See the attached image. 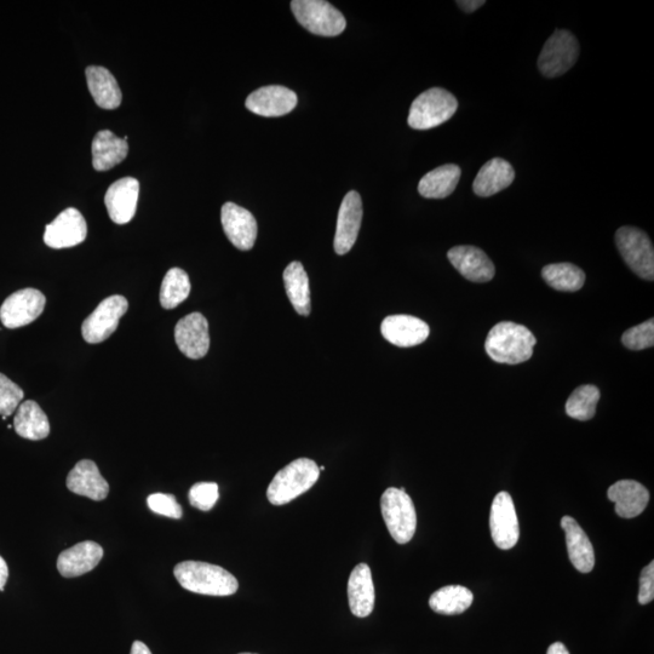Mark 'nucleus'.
<instances>
[{
	"label": "nucleus",
	"mask_w": 654,
	"mask_h": 654,
	"mask_svg": "<svg viewBox=\"0 0 654 654\" xmlns=\"http://www.w3.org/2000/svg\"><path fill=\"white\" fill-rule=\"evenodd\" d=\"M191 289L188 274L181 268H171L160 288V304L165 309H174L187 300Z\"/></svg>",
	"instance_id": "473e14b6"
},
{
	"label": "nucleus",
	"mask_w": 654,
	"mask_h": 654,
	"mask_svg": "<svg viewBox=\"0 0 654 654\" xmlns=\"http://www.w3.org/2000/svg\"><path fill=\"white\" fill-rule=\"evenodd\" d=\"M361 221H363V202L358 192L351 191L343 198L338 212L335 235L337 255H346L357 242Z\"/></svg>",
	"instance_id": "4468645a"
},
{
	"label": "nucleus",
	"mask_w": 654,
	"mask_h": 654,
	"mask_svg": "<svg viewBox=\"0 0 654 654\" xmlns=\"http://www.w3.org/2000/svg\"><path fill=\"white\" fill-rule=\"evenodd\" d=\"M375 585L369 565L359 564L349 577V607L355 617L366 618L374 611Z\"/></svg>",
	"instance_id": "5701e85b"
},
{
	"label": "nucleus",
	"mask_w": 654,
	"mask_h": 654,
	"mask_svg": "<svg viewBox=\"0 0 654 654\" xmlns=\"http://www.w3.org/2000/svg\"><path fill=\"white\" fill-rule=\"evenodd\" d=\"M461 176L462 170L456 164L439 166L422 177L418 192L427 199H445L455 192Z\"/></svg>",
	"instance_id": "cd10ccee"
},
{
	"label": "nucleus",
	"mask_w": 654,
	"mask_h": 654,
	"mask_svg": "<svg viewBox=\"0 0 654 654\" xmlns=\"http://www.w3.org/2000/svg\"><path fill=\"white\" fill-rule=\"evenodd\" d=\"M536 343V337L526 326L502 321L492 327L485 349L496 363L518 365L532 358Z\"/></svg>",
	"instance_id": "f257e3e1"
},
{
	"label": "nucleus",
	"mask_w": 654,
	"mask_h": 654,
	"mask_svg": "<svg viewBox=\"0 0 654 654\" xmlns=\"http://www.w3.org/2000/svg\"><path fill=\"white\" fill-rule=\"evenodd\" d=\"M381 332L389 343L410 348L427 341L430 329L427 323L412 315H390L383 320Z\"/></svg>",
	"instance_id": "6ab92c4d"
},
{
	"label": "nucleus",
	"mask_w": 654,
	"mask_h": 654,
	"mask_svg": "<svg viewBox=\"0 0 654 654\" xmlns=\"http://www.w3.org/2000/svg\"><path fill=\"white\" fill-rule=\"evenodd\" d=\"M561 527L565 531L567 553H569L572 565L579 572H592L595 566V554L587 533L569 515L561 519Z\"/></svg>",
	"instance_id": "b1692460"
},
{
	"label": "nucleus",
	"mask_w": 654,
	"mask_h": 654,
	"mask_svg": "<svg viewBox=\"0 0 654 654\" xmlns=\"http://www.w3.org/2000/svg\"><path fill=\"white\" fill-rule=\"evenodd\" d=\"M221 222L229 242L235 248L249 251L254 248L257 238V222L249 210L234 203L222 206Z\"/></svg>",
	"instance_id": "2eb2a0df"
},
{
	"label": "nucleus",
	"mask_w": 654,
	"mask_h": 654,
	"mask_svg": "<svg viewBox=\"0 0 654 654\" xmlns=\"http://www.w3.org/2000/svg\"><path fill=\"white\" fill-rule=\"evenodd\" d=\"M25 392L16 383L0 374V416L9 417L19 409Z\"/></svg>",
	"instance_id": "f704fd0d"
},
{
	"label": "nucleus",
	"mask_w": 654,
	"mask_h": 654,
	"mask_svg": "<svg viewBox=\"0 0 654 654\" xmlns=\"http://www.w3.org/2000/svg\"><path fill=\"white\" fill-rule=\"evenodd\" d=\"M47 298L36 289L15 292L0 307V320L7 329H19L33 323L44 312Z\"/></svg>",
	"instance_id": "9d476101"
},
{
	"label": "nucleus",
	"mask_w": 654,
	"mask_h": 654,
	"mask_svg": "<svg viewBox=\"0 0 654 654\" xmlns=\"http://www.w3.org/2000/svg\"><path fill=\"white\" fill-rule=\"evenodd\" d=\"M457 108L458 101L450 91L429 89L412 102L407 123L415 130L434 129L455 116Z\"/></svg>",
	"instance_id": "39448f33"
},
{
	"label": "nucleus",
	"mask_w": 654,
	"mask_h": 654,
	"mask_svg": "<svg viewBox=\"0 0 654 654\" xmlns=\"http://www.w3.org/2000/svg\"><path fill=\"white\" fill-rule=\"evenodd\" d=\"M240 654H256V653H240Z\"/></svg>",
	"instance_id": "a18cd8bd"
},
{
	"label": "nucleus",
	"mask_w": 654,
	"mask_h": 654,
	"mask_svg": "<svg viewBox=\"0 0 654 654\" xmlns=\"http://www.w3.org/2000/svg\"><path fill=\"white\" fill-rule=\"evenodd\" d=\"M320 476L318 464L308 458H298L275 474L267 490V498L273 506H284L303 495L317 483Z\"/></svg>",
	"instance_id": "7ed1b4c3"
},
{
	"label": "nucleus",
	"mask_w": 654,
	"mask_h": 654,
	"mask_svg": "<svg viewBox=\"0 0 654 654\" xmlns=\"http://www.w3.org/2000/svg\"><path fill=\"white\" fill-rule=\"evenodd\" d=\"M129 302L120 295L109 296L85 319L82 325L84 340L90 344L106 341L118 329L119 321L128 312Z\"/></svg>",
	"instance_id": "1a4fd4ad"
},
{
	"label": "nucleus",
	"mask_w": 654,
	"mask_h": 654,
	"mask_svg": "<svg viewBox=\"0 0 654 654\" xmlns=\"http://www.w3.org/2000/svg\"><path fill=\"white\" fill-rule=\"evenodd\" d=\"M319 470H320V472H323V470H325V467H324V466H321V467L319 468Z\"/></svg>",
	"instance_id": "c03bdc74"
},
{
	"label": "nucleus",
	"mask_w": 654,
	"mask_h": 654,
	"mask_svg": "<svg viewBox=\"0 0 654 654\" xmlns=\"http://www.w3.org/2000/svg\"><path fill=\"white\" fill-rule=\"evenodd\" d=\"M284 285L292 307L295 311L308 317L311 314V289L309 279L301 262H292L284 271Z\"/></svg>",
	"instance_id": "c756f323"
},
{
	"label": "nucleus",
	"mask_w": 654,
	"mask_h": 654,
	"mask_svg": "<svg viewBox=\"0 0 654 654\" xmlns=\"http://www.w3.org/2000/svg\"><path fill=\"white\" fill-rule=\"evenodd\" d=\"M381 510L384 522L394 541L406 544L411 541L417 529L415 504L407 495L404 487H389L381 498Z\"/></svg>",
	"instance_id": "20e7f679"
},
{
	"label": "nucleus",
	"mask_w": 654,
	"mask_h": 654,
	"mask_svg": "<svg viewBox=\"0 0 654 654\" xmlns=\"http://www.w3.org/2000/svg\"><path fill=\"white\" fill-rule=\"evenodd\" d=\"M291 10L307 31L321 37H336L346 30L347 21L340 10L324 0H294Z\"/></svg>",
	"instance_id": "423d86ee"
},
{
	"label": "nucleus",
	"mask_w": 654,
	"mask_h": 654,
	"mask_svg": "<svg viewBox=\"0 0 654 654\" xmlns=\"http://www.w3.org/2000/svg\"><path fill=\"white\" fill-rule=\"evenodd\" d=\"M140 183L134 177H124L113 183L105 195L109 217L117 225L133 220L139 202Z\"/></svg>",
	"instance_id": "f3484780"
},
{
	"label": "nucleus",
	"mask_w": 654,
	"mask_h": 654,
	"mask_svg": "<svg viewBox=\"0 0 654 654\" xmlns=\"http://www.w3.org/2000/svg\"><path fill=\"white\" fill-rule=\"evenodd\" d=\"M103 558L100 544L85 541L63 550L57 559V570L65 578H76L93 571Z\"/></svg>",
	"instance_id": "aec40b11"
},
{
	"label": "nucleus",
	"mask_w": 654,
	"mask_h": 654,
	"mask_svg": "<svg viewBox=\"0 0 654 654\" xmlns=\"http://www.w3.org/2000/svg\"><path fill=\"white\" fill-rule=\"evenodd\" d=\"M473 601L474 595L468 588L462 585H447L430 596L429 606L439 615L455 616L466 612Z\"/></svg>",
	"instance_id": "7c9ffc66"
},
{
	"label": "nucleus",
	"mask_w": 654,
	"mask_h": 654,
	"mask_svg": "<svg viewBox=\"0 0 654 654\" xmlns=\"http://www.w3.org/2000/svg\"><path fill=\"white\" fill-rule=\"evenodd\" d=\"M547 654H570V652L562 642H555L548 648Z\"/></svg>",
	"instance_id": "37998d69"
},
{
	"label": "nucleus",
	"mask_w": 654,
	"mask_h": 654,
	"mask_svg": "<svg viewBox=\"0 0 654 654\" xmlns=\"http://www.w3.org/2000/svg\"><path fill=\"white\" fill-rule=\"evenodd\" d=\"M175 341L187 358H204L210 348L208 320L200 313L187 315L175 327Z\"/></svg>",
	"instance_id": "ddd939ff"
},
{
	"label": "nucleus",
	"mask_w": 654,
	"mask_h": 654,
	"mask_svg": "<svg viewBox=\"0 0 654 654\" xmlns=\"http://www.w3.org/2000/svg\"><path fill=\"white\" fill-rule=\"evenodd\" d=\"M654 599V562H650L644 570L641 571L640 576V592L639 602L640 605L650 604Z\"/></svg>",
	"instance_id": "58836bf2"
},
{
	"label": "nucleus",
	"mask_w": 654,
	"mask_h": 654,
	"mask_svg": "<svg viewBox=\"0 0 654 654\" xmlns=\"http://www.w3.org/2000/svg\"><path fill=\"white\" fill-rule=\"evenodd\" d=\"M189 503L194 508L209 512L215 507L220 498L218 485L216 483H198L195 484L188 493Z\"/></svg>",
	"instance_id": "e433bc0d"
},
{
	"label": "nucleus",
	"mask_w": 654,
	"mask_h": 654,
	"mask_svg": "<svg viewBox=\"0 0 654 654\" xmlns=\"http://www.w3.org/2000/svg\"><path fill=\"white\" fill-rule=\"evenodd\" d=\"M485 3L484 0H458L457 5L467 14H472L475 10L483 7Z\"/></svg>",
	"instance_id": "ea45409f"
},
{
	"label": "nucleus",
	"mask_w": 654,
	"mask_h": 654,
	"mask_svg": "<svg viewBox=\"0 0 654 654\" xmlns=\"http://www.w3.org/2000/svg\"><path fill=\"white\" fill-rule=\"evenodd\" d=\"M616 243L625 263L638 277L653 281L654 249L648 235L635 227H622L616 233Z\"/></svg>",
	"instance_id": "6e6552de"
},
{
	"label": "nucleus",
	"mask_w": 654,
	"mask_h": 654,
	"mask_svg": "<svg viewBox=\"0 0 654 654\" xmlns=\"http://www.w3.org/2000/svg\"><path fill=\"white\" fill-rule=\"evenodd\" d=\"M542 277L550 288L564 292L581 290L585 283V273L572 263H554L542 269Z\"/></svg>",
	"instance_id": "2f4dec72"
},
{
	"label": "nucleus",
	"mask_w": 654,
	"mask_h": 654,
	"mask_svg": "<svg viewBox=\"0 0 654 654\" xmlns=\"http://www.w3.org/2000/svg\"><path fill=\"white\" fill-rule=\"evenodd\" d=\"M88 234L85 218L77 209L62 211L45 228L44 242L53 249L73 248L82 244Z\"/></svg>",
	"instance_id": "f8f14e48"
},
{
	"label": "nucleus",
	"mask_w": 654,
	"mask_h": 654,
	"mask_svg": "<svg viewBox=\"0 0 654 654\" xmlns=\"http://www.w3.org/2000/svg\"><path fill=\"white\" fill-rule=\"evenodd\" d=\"M174 575L182 588L195 594L231 596L239 583L231 572L203 561H183L175 566Z\"/></svg>",
	"instance_id": "f03ea898"
},
{
	"label": "nucleus",
	"mask_w": 654,
	"mask_h": 654,
	"mask_svg": "<svg viewBox=\"0 0 654 654\" xmlns=\"http://www.w3.org/2000/svg\"><path fill=\"white\" fill-rule=\"evenodd\" d=\"M581 53L575 34L556 30L544 44L538 59L539 71L544 77H560L571 70Z\"/></svg>",
	"instance_id": "0eeeda50"
},
{
	"label": "nucleus",
	"mask_w": 654,
	"mask_h": 654,
	"mask_svg": "<svg viewBox=\"0 0 654 654\" xmlns=\"http://www.w3.org/2000/svg\"><path fill=\"white\" fill-rule=\"evenodd\" d=\"M14 429L21 438L38 441L48 438L50 423L42 407L36 401L27 400L16 410Z\"/></svg>",
	"instance_id": "c85d7f7f"
},
{
	"label": "nucleus",
	"mask_w": 654,
	"mask_h": 654,
	"mask_svg": "<svg viewBox=\"0 0 654 654\" xmlns=\"http://www.w3.org/2000/svg\"><path fill=\"white\" fill-rule=\"evenodd\" d=\"M447 257L463 278L474 281V283H487L495 278V265L490 257L476 246H455L449 251Z\"/></svg>",
	"instance_id": "a211bd4d"
},
{
	"label": "nucleus",
	"mask_w": 654,
	"mask_h": 654,
	"mask_svg": "<svg viewBox=\"0 0 654 654\" xmlns=\"http://www.w3.org/2000/svg\"><path fill=\"white\" fill-rule=\"evenodd\" d=\"M297 95L294 91L280 85L263 86L248 99L245 105L250 112L261 117H281L294 111L297 106Z\"/></svg>",
	"instance_id": "dca6fc26"
},
{
	"label": "nucleus",
	"mask_w": 654,
	"mask_h": 654,
	"mask_svg": "<svg viewBox=\"0 0 654 654\" xmlns=\"http://www.w3.org/2000/svg\"><path fill=\"white\" fill-rule=\"evenodd\" d=\"M130 654H152V652L143 642L135 641Z\"/></svg>",
	"instance_id": "79ce46f5"
},
{
	"label": "nucleus",
	"mask_w": 654,
	"mask_h": 654,
	"mask_svg": "<svg viewBox=\"0 0 654 654\" xmlns=\"http://www.w3.org/2000/svg\"><path fill=\"white\" fill-rule=\"evenodd\" d=\"M9 578V569L7 562L0 556V592L5 588Z\"/></svg>",
	"instance_id": "a19ab883"
},
{
	"label": "nucleus",
	"mask_w": 654,
	"mask_h": 654,
	"mask_svg": "<svg viewBox=\"0 0 654 654\" xmlns=\"http://www.w3.org/2000/svg\"><path fill=\"white\" fill-rule=\"evenodd\" d=\"M91 153L96 171L111 170L128 156V141L120 139L112 131L101 130L94 137Z\"/></svg>",
	"instance_id": "bb28decb"
},
{
	"label": "nucleus",
	"mask_w": 654,
	"mask_h": 654,
	"mask_svg": "<svg viewBox=\"0 0 654 654\" xmlns=\"http://www.w3.org/2000/svg\"><path fill=\"white\" fill-rule=\"evenodd\" d=\"M490 527L493 542L499 549L509 550L515 547L520 538L518 515L512 496L502 491L493 499Z\"/></svg>",
	"instance_id": "9b49d317"
},
{
	"label": "nucleus",
	"mask_w": 654,
	"mask_h": 654,
	"mask_svg": "<svg viewBox=\"0 0 654 654\" xmlns=\"http://www.w3.org/2000/svg\"><path fill=\"white\" fill-rule=\"evenodd\" d=\"M67 487L76 495L88 497L93 501H103L109 493V485L97 468L89 460L80 461L67 476Z\"/></svg>",
	"instance_id": "4be33fe9"
},
{
	"label": "nucleus",
	"mask_w": 654,
	"mask_h": 654,
	"mask_svg": "<svg viewBox=\"0 0 654 654\" xmlns=\"http://www.w3.org/2000/svg\"><path fill=\"white\" fill-rule=\"evenodd\" d=\"M86 82L96 105L108 109H116L122 105L123 94L117 79L105 67L89 66L86 68Z\"/></svg>",
	"instance_id": "a878e982"
},
{
	"label": "nucleus",
	"mask_w": 654,
	"mask_h": 654,
	"mask_svg": "<svg viewBox=\"0 0 654 654\" xmlns=\"http://www.w3.org/2000/svg\"><path fill=\"white\" fill-rule=\"evenodd\" d=\"M515 180L512 164L502 158H493L480 169L473 183L478 197L489 198L508 188Z\"/></svg>",
	"instance_id": "393cba45"
},
{
	"label": "nucleus",
	"mask_w": 654,
	"mask_h": 654,
	"mask_svg": "<svg viewBox=\"0 0 654 654\" xmlns=\"http://www.w3.org/2000/svg\"><path fill=\"white\" fill-rule=\"evenodd\" d=\"M607 497L615 503L616 513L623 519H633L644 513L650 502V492L635 480L617 481L608 489Z\"/></svg>",
	"instance_id": "412c9836"
},
{
	"label": "nucleus",
	"mask_w": 654,
	"mask_h": 654,
	"mask_svg": "<svg viewBox=\"0 0 654 654\" xmlns=\"http://www.w3.org/2000/svg\"><path fill=\"white\" fill-rule=\"evenodd\" d=\"M622 342L631 351L652 348L654 344V320L650 319L624 332Z\"/></svg>",
	"instance_id": "c9c22d12"
},
{
	"label": "nucleus",
	"mask_w": 654,
	"mask_h": 654,
	"mask_svg": "<svg viewBox=\"0 0 654 654\" xmlns=\"http://www.w3.org/2000/svg\"><path fill=\"white\" fill-rule=\"evenodd\" d=\"M600 400V390L598 387L588 384V386L578 387L571 394L566 403V413L571 418L578 421H589L594 418L596 406Z\"/></svg>",
	"instance_id": "72a5a7b5"
},
{
	"label": "nucleus",
	"mask_w": 654,
	"mask_h": 654,
	"mask_svg": "<svg viewBox=\"0 0 654 654\" xmlns=\"http://www.w3.org/2000/svg\"><path fill=\"white\" fill-rule=\"evenodd\" d=\"M147 504L148 508L156 514L176 520L182 518V507L176 501L175 496L166 495V493H153V495L147 498Z\"/></svg>",
	"instance_id": "4c0bfd02"
}]
</instances>
